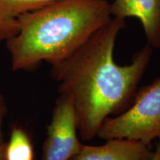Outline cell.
Here are the masks:
<instances>
[{
  "label": "cell",
  "instance_id": "1",
  "mask_svg": "<svg viewBox=\"0 0 160 160\" xmlns=\"http://www.w3.org/2000/svg\"><path fill=\"white\" fill-rule=\"evenodd\" d=\"M125 26V19L112 17L73 53L51 65L52 77L60 95L71 101L84 141L93 139L110 116L131 106L151 62L153 48L147 44L128 65L116 63V40Z\"/></svg>",
  "mask_w": 160,
  "mask_h": 160
},
{
  "label": "cell",
  "instance_id": "2",
  "mask_svg": "<svg viewBox=\"0 0 160 160\" xmlns=\"http://www.w3.org/2000/svg\"><path fill=\"white\" fill-rule=\"evenodd\" d=\"M109 0H58L21 15L6 41L13 71L68 57L111 19Z\"/></svg>",
  "mask_w": 160,
  "mask_h": 160
},
{
  "label": "cell",
  "instance_id": "3",
  "mask_svg": "<svg viewBox=\"0 0 160 160\" xmlns=\"http://www.w3.org/2000/svg\"><path fill=\"white\" fill-rule=\"evenodd\" d=\"M97 136L105 140L134 139L148 145L160 139V79L142 88L125 111L108 118Z\"/></svg>",
  "mask_w": 160,
  "mask_h": 160
},
{
  "label": "cell",
  "instance_id": "4",
  "mask_svg": "<svg viewBox=\"0 0 160 160\" xmlns=\"http://www.w3.org/2000/svg\"><path fill=\"white\" fill-rule=\"evenodd\" d=\"M82 145L73 105L67 97L60 95L48 126L42 160H70L79 151Z\"/></svg>",
  "mask_w": 160,
  "mask_h": 160
},
{
  "label": "cell",
  "instance_id": "5",
  "mask_svg": "<svg viewBox=\"0 0 160 160\" xmlns=\"http://www.w3.org/2000/svg\"><path fill=\"white\" fill-rule=\"evenodd\" d=\"M111 11L112 17L139 19L148 44L153 48H160V0H113Z\"/></svg>",
  "mask_w": 160,
  "mask_h": 160
},
{
  "label": "cell",
  "instance_id": "6",
  "mask_svg": "<svg viewBox=\"0 0 160 160\" xmlns=\"http://www.w3.org/2000/svg\"><path fill=\"white\" fill-rule=\"evenodd\" d=\"M154 151L149 145L131 139H112L102 145H82L70 160H150Z\"/></svg>",
  "mask_w": 160,
  "mask_h": 160
},
{
  "label": "cell",
  "instance_id": "7",
  "mask_svg": "<svg viewBox=\"0 0 160 160\" xmlns=\"http://www.w3.org/2000/svg\"><path fill=\"white\" fill-rule=\"evenodd\" d=\"M58 0H0V43L17 34L18 19Z\"/></svg>",
  "mask_w": 160,
  "mask_h": 160
},
{
  "label": "cell",
  "instance_id": "8",
  "mask_svg": "<svg viewBox=\"0 0 160 160\" xmlns=\"http://www.w3.org/2000/svg\"><path fill=\"white\" fill-rule=\"evenodd\" d=\"M6 160H33V147L31 139L23 128L12 127L10 138L6 142Z\"/></svg>",
  "mask_w": 160,
  "mask_h": 160
},
{
  "label": "cell",
  "instance_id": "9",
  "mask_svg": "<svg viewBox=\"0 0 160 160\" xmlns=\"http://www.w3.org/2000/svg\"><path fill=\"white\" fill-rule=\"evenodd\" d=\"M8 113V106L5 99L2 94H0V145L5 143L2 133V125L5 117Z\"/></svg>",
  "mask_w": 160,
  "mask_h": 160
},
{
  "label": "cell",
  "instance_id": "10",
  "mask_svg": "<svg viewBox=\"0 0 160 160\" xmlns=\"http://www.w3.org/2000/svg\"><path fill=\"white\" fill-rule=\"evenodd\" d=\"M150 160H160V142L157 144L153 156Z\"/></svg>",
  "mask_w": 160,
  "mask_h": 160
},
{
  "label": "cell",
  "instance_id": "11",
  "mask_svg": "<svg viewBox=\"0 0 160 160\" xmlns=\"http://www.w3.org/2000/svg\"><path fill=\"white\" fill-rule=\"evenodd\" d=\"M5 149H6V142L0 145V160H6Z\"/></svg>",
  "mask_w": 160,
  "mask_h": 160
}]
</instances>
